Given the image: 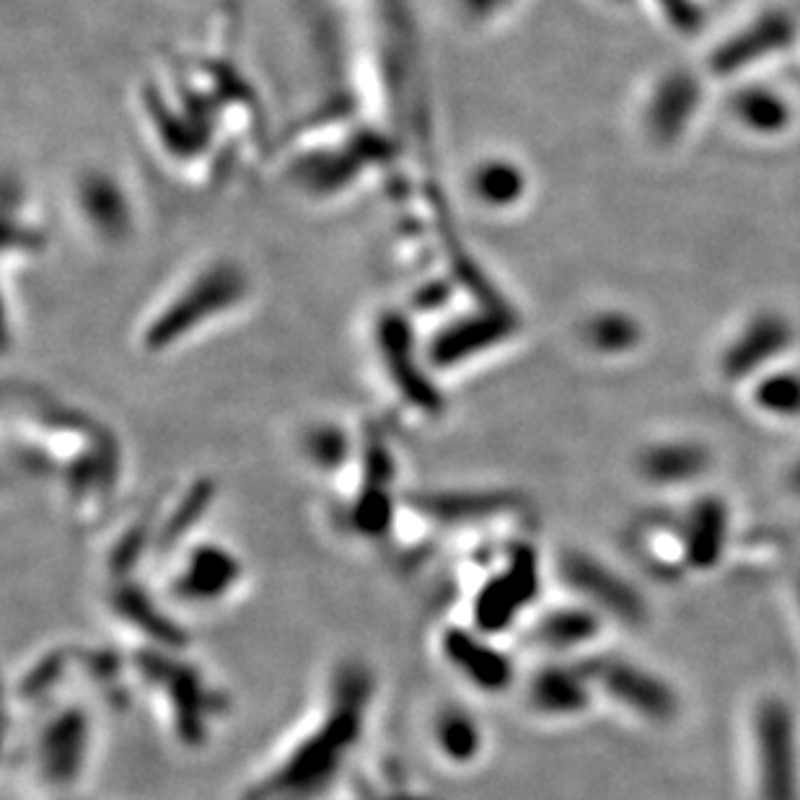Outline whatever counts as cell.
Here are the masks:
<instances>
[{
  "mask_svg": "<svg viewBox=\"0 0 800 800\" xmlns=\"http://www.w3.org/2000/svg\"><path fill=\"white\" fill-rule=\"evenodd\" d=\"M19 746V769L44 800H67L86 780L96 749V720L86 699L60 697L34 709Z\"/></svg>",
  "mask_w": 800,
  "mask_h": 800,
  "instance_id": "4",
  "label": "cell"
},
{
  "mask_svg": "<svg viewBox=\"0 0 800 800\" xmlns=\"http://www.w3.org/2000/svg\"><path fill=\"white\" fill-rule=\"evenodd\" d=\"M599 622L580 609H555L545 614L534 628V643L549 648V651H568L586 643L596 635Z\"/></svg>",
  "mask_w": 800,
  "mask_h": 800,
  "instance_id": "15",
  "label": "cell"
},
{
  "mask_svg": "<svg viewBox=\"0 0 800 800\" xmlns=\"http://www.w3.org/2000/svg\"><path fill=\"white\" fill-rule=\"evenodd\" d=\"M723 537H726V513H723L720 503L705 501L692 510L690 520V560L699 568H709L718 560Z\"/></svg>",
  "mask_w": 800,
  "mask_h": 800,
  "instance_id": "17",
  "label": "cell"
},
{
  "mask_svg": "<svg viewBox=\"0 0 800 800\" xmlns=\"http://www.w3.org/2000/svg\"><path fill=\"white\" fill-rule=\"evenodd\" d=\"M428 746L438 765L449 769H470L485 754V730L480 718L464 705L435 707L428 720Z\"/></svg>",
  "mask_w": 800,
  "mask_h": 800,
  "instance_id": "9",
  "label": "cell"
},
{
  "mask_svg": "<svg viewBox=\"0 0 800 800\" xmlns=\"http://www.w3.org/2000/svg\"><path fill=\"white\" fill-rule=\"evenodd\" d=\"M790 339L788 324L777 319V316H765V319L754 322L746 335L734 345V350L728 352L726 358V371L730 376H744L749 373L751 368L765 364L767 358H772L785 347Z\"/></svg>",
  "mask_w": 800,
  "mask_h": 800,
  "instance_id": "14",
  "label": "cell"
},
{
  "mask_svg": "<svg viewBox=\"0 0 800 800\" xmlns=\"http://www.w3.org/2000/svg\"><path fill=\"white\" fill-rule=\"evenodd\" d=\"M464 624L482 635L508 632L539 593V557L520 539L493 537L472 547L464 557L462 578Z\"/></svg>",
  "mask_w": 800,
  "mask_h": 800,
  "instance_id": "3",
  "label": "cell"
},
{
  "mask_svg": "<svg viewBox=\"0 0 800 800\" xmlns=\"http://www.w3.org/2000/svg\"><path fill=\"white\" fill-rule=\"evenodd\" d=\"M694 104H697V86L690 75L676 73L669 75L666 81L661 83L659 94H655L653 107H651V130L659 140H671L676 138L678 130H682L686 117L692 115Z\"/></svg>",
  "mask_w": 800,
  "mask_h": 800,
  "instance_id": "12",
  "label": "cell"
},
{
  "mask_svg": "<svg viewBox=\"0 0 800 800\" xmlns=\"http://www.w3.org/2000/svg\"><path fill=\"white\" fill-rule=\"evenodd\" d=\"M562 576L568 583L576 588L578 593L588 596V599L601 603L611 614L628 619V622H638L643 617V603H640L638 593L632 586L619 580L609 568H603L591 557L583 552H568L562 557Z\"/></svg>",
  "mask_w": 800,
  "mask_h": 800,
  "instance_id": "10",
  "label": "cell"
},
{
  "mask_svg": "<svg viewBox=\"0 0 800 800\" xmlns=\"http://www.w3.org/2000/svg\"><path fill=\"white\" fill-rule=\"evenodd\" d=\"M705 451L676 443V446H659L648 451L643 459V472L645 477L655 482H682L697 477L705 470Z\"/></svg>",
  "mask_w": 800,
  "mask_h": 800,
  "instance_id": "18",
  "label": "cell"
},
{
  "mask_svg": "<svg viewBox=\"0 0 800 800\" xmlns=\"http://www.w3.org/2000/svg\"><path fill=\"white\" fill-rule=\"evenodd\" d=\"M757 399L767 410L796 414L800 412V379L798 376H775V379L761 383Z\"/></svg>",
  "mask_w": 800,
  "mask_h": 800,
  "instance_id": "20",
  "label": "cell"
},
{
  "mask_svg": "<svg viewBox=\"0 0 800 800\" xmlns=\"http://www.w3.org/2000/svg\"><path fill=\"white\" fill-rule=\"evenodd\" d=\"M347 800H435L430 792L414 788L399 767H376L371 772L350 775Z\"/></svg>",
  "mask_w": 800,
  "mask_h": 800,
  "instance_id": "16",
  "label": "cell"
},
{
  "mask_svg": "<svg viewBox=\"0 0 800 800\" xmlns=\"http://www.w3.org/2000/svg\"><path fill=\"white\" fill-rule=\"evenodd\" d=\"M596 343L601 347H611V350H619V347H630L638 339V327L632 322L624 319V316H609V319H601L599 327L593 329Z\"/></svg>",
  "mask_w": 800,
  "mask_h": 800,
  "instance_id": "21",
  "label": "cell"
},
{
  "mask_svg": "<svg viewBox=\"0 0 800 800\" xmlns=\"http://www.w3.org/2000/svg\"><path fill=\"white\" fill-rule=\"evenodd\" d=\"M796 485H798V490H800V470L796 472Z\"/></svg>",
  "mask_w": 800,
  "mask_h": 800,
  "instance_id": "22",
  "label": "cell"
},
{
  "mask_svg": "<svg viewBox=\"0 0 800 800\" xmlns=\"http://www.w3.org/2000/svg\"><path fill=\"white\" fill-rule=\"evenodd\" d=\"M376 702L379 676L371 663L339 661L301 726L241 785L239 800H329L358 765Z\"/></svg>",
  "mask_w": 800,
  "mask_h": 800,
  "instance_id": "1",
  "label": "cell"
},
{
  "mask_svg": "<svg viewBox=\"0 0 800 800\" xmlns=\"http://www.w3.org/2000/svg\"><path fill=\"white\" fill-rule=\"evenodd\" d=\"M591 702V682L583 669L547 666L528 682V705L547 718H570L583 713Z\"/></svg>",
  "mask_w": 800,
  "mask_h": 800,
  "instance_id": "11",
  "label": "cell"
},
{
  "mask_svg": "<svg viewBox=\"0 0 800 800\" xmlns=\"http://www.w3.org/2000/svg\"><path fill=\"white\" fill-rule=\"evenodd\" d=\"M734 109L736 115L741 117V123L761 133H775L788 123V107H785L775 94L761 92V88H751V92L738 94Z\"/></svg>",
  "mask_w": 800,
  "mask_h": 800,
  "instance_id": "19",
  "label": "cell"
},
{
  "mask_svg": "<svg viewBox=\"0 0 800 800\" xmlns=\"http://www.w3.org/2000/svg\"><path fill=\"white\" fill-rule=\"evenodd\" d=\"M435 655L464 690L485 697L508 692L516 678V666L497 640L472 630L462 619L438 628Z\"/></svg>",
  "mask_w": 800,
  "mask_h": 800,
  "instance_id": "6",
  "label": "cell"
},
{
  "mask_svg": "<svg viewBox=\"0 0 800 800\" xmlns=\"http://www.w3.org/2000/svg\"><path fill=\"white\" fill-rule=\"evenodd\" d=\"M185 651L143 645L133 653V684H140L154 699L156 715L171 741L182 749H202L218 723L229 713V697L218 690L208 671Z\"/></svg>",
  "mask_w": 800,
  "mask_h": 800,
  "instance_id": "2",
  "label": "cell"
},
{
  "mask_svg": "<svg viewBox=\"0 0 800 800\" xmlns=\"http://www.w3.org/2000/svg\"><path fill=\"white\" fill-rule=\"evenodd\" d=\"M792 42V24L788 19L775 17L767 21H759L757 27L749 29V32L736 36L734 42H728L718 55H715V67L718 71H736L746 63H754L765 52H775L785 48V44Z\"/></svg>",
  "mask_w": 800,
  "mask_h": 800,
  "instance_id": "13",
  "label": "cell"
},
{
  "mask_svg": "<svg viewBox=\"0 0 800 800\" xmlns=\"http://www.w3.org/2000/svg\"><path fill=\"white\" fill-rule=\"evenodd\" d=\"M588 682L599 684L603 692L653 720H666L676 713V697L661 678L632 663L617 659H591L583 666Z\"/></svg>",
  "mask_w": 800,
  "mask_h": 800,
  "instance_id": "8",
  "label": "cell"
},
{
  "mask_svg": "<svg viewBox=\"0 0 800 800\" xmlns=\"http://www.w3.org/2000/svg\"><path fill=\"white\" fill-rule=\"evenodd\" d=\"M757 759L761 800H798L796 723L780 699H765L757 713Z\"/></svg>",
  "mask_w": 800,
  "mask_h": 800,
  "instance_id": "7",
  "label": "cell"
},
{
  "mask_svg": "<svg viewBox=\"0 0 800 800\" xmlns=\"http://www.w3.org/2000/svg\"><path fill=\"white\" fill-rule=\"evenodd\" d=\"M166 596L187 609H215L229 603L246 580V565L231 547L213 539H192L177 549Z\"/></svg>",
  "mask_w": 800,
  "mask_h": 800,
  "instance_id": "5",
  "label": "cell"
}]
</instances>
